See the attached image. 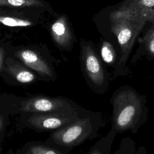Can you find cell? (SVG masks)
I'll use <instances>...</instances> for the list:
<instances>
[{"mask_svg":"<svg viewBox=\"0 0 154 154\" xmlns=\"http://www.w3.org/2000/svg\"><path fill=\"white\" fill-rule=\"evenodd\" d=\"M147 98L130 85L120 86L112 93L111 128L118 133L129 131L137 134L148 118Z\"/></svg>","mask_w":154,"mask_h":154,"instance_id":"obj_1","label":"cell"},{"mask_svg":"<svg viewBox=\"0 0 154 154\" xmlns=\"http://www.w3.org/2000/svg\"><path fill=\"white\" fill-rule=\"evenodd\" d=\"M105 125V122L100 112L89 110L75 122L54 131L46 143L69 154L74 147L98 137L100 129Z\"/></svg>","mask_w":154,"mask_h":154,"instance_id":"obj_2","label":"cell"},{"mask_svg":"<svg viewBox=\"0 0 154 154\" xmlns=\"http://www.w3.org/2000/svg\"><path fill=\"white\" fill-rule=\"evenodd\" d=\"M112 29L117 35L120 47V55L114 68L113 79L126 76L129 69L126 67L134 42L147 20L143 17L116 10L110 15Z\"/></svg>","mask_w":154,"mask_h":154,"instance_id":"obj_3","label":"cell"},{"mask_svg":"<svg viewBox=\"0 0 154 154\" xmlns=\"http://www.w3.org/2000/svg\"><path fill=\"white\" fill-rule=\"evenodd\" d=\"M80 61L87 85L97 94H105L109 87L111 77L102 60L90 45L84 43L82 45Z\"/></svg>","mask_w":154,"mask_h":154,"instance_id":"obj_4","label":"cell"},{"mask_svg":"<svg viewBox=\"0 0 154 154\" xmlns=\"http://www.w3.org/2000/svg\"><path fill=\"white\" fill-rule=\"evenodd\" d=\"M22 112L35 113H84L88 109L72 100L61 96H33L23 100L20 104Z\"/></svg>","mask_w":154,"mask_h":154,"instance_id":"obj_5","label":"cell"},{"mask_svg":"<svg viewBox=\"0 0 154 154\" xmlns=\"http://www.w3.org/2000/svg\"><path fill=\"white\" fill-rule=\"evenodd\" d=\"M84 113H35L31 114L26 123L29 127L41 131H55L76 120Z\"/></svg>","mask_w":154,"mask_h":154,"instance_id":"obj_6","label":"cell"},{"mask_svg":"<svg viewBox=\"0 0 154 154\" xmlns=\"http://www.w3.org/2000/svg\"><path fill=\"white\" fill-rule=\"evenodd\" d=\"M15 56L26 66L32 69L44 79L55 81L57 75L52 67L35 51L30 49H22L17 51Z\"/></svg>","mask_w":154,"mask_h":154,"instance_id":"obj_7","label":"cell"},{"mask_svg":"<svg viewBox=\"0 0 154 154\" xmlns=\"http://www.w3.org/2000/svg\"><path fill=\"white\" fill-rule=\"evenodd\" d=\"M117 10L154 20V0H128Z\"/></svg>","mask_w":154,"mask_h":154,"instance_id":"obj_8","label":"cell"},{"mask_svg":"<svg viewBox=\"0 0 154 154\" xmlns=\"http://www.w3.org/2000/svg\"><path fill=\"white\" fill-rule=\"evenodd\" d=\"M4 70L8 73L16 81L21 84H30L36 80L35 74L27 66L17 61H6Z\"/></svg>","mask_w":154,"mask_h":154,"instance_id":"obj_9","label":"cell"},{"mask_svg":"<svg viewBox=\"0 0 154 154\" xmlns=\"http://www.w3.org/2000/svg\"><path fill=\"white\" fill-rule=\"evenodd\" d=\"M51 32L54 39L60 46L62 47L69 46L71 33L64 16L60 17L52 25Z\"/></svg>","mask_w":154,"mask_h":154,"instance_id":"obj_10","label":"cell"},{"mask_svg":"<svg viewBox=\"0 0 154 154\" xmlns=\"http://www.w3.org/2000/svg\"><path fill=\"white\" fill-rule=\"evenodd\" d=\"M117 132L111 128L110 131L101 137L85 154H111L112 146Z\"/></svg>","mask_w":154,"mask_h":154,"instance_id":"obj_11","label":"cell"},{"mask_svg":"<svg viewBox=\"0 0 154 154\" xmlns=\"http://www.w3.org/2000/svg\"><path fill=\"white\" fill-rule=\"evenodd\" d=\"M102 60L107 65L114 68L117 66V54L110 43L103 42L100 48Z\"/></svg>","mask_w":154,"mask_h":154,"instance_id":"obj_12","label":"cell"},{"mask_svg":"<svg viewBox=\"0 0 154 154\" xmlns=\"http://www.w3.org/2000/svg\"><path fill=\"white\" fill-rule=\"evenodd\" d=\"M1 6L12 7H31L43 5L41 0H0Z\"/></svg>","mask_w":154,"mask_h":154,"instance_id":"obj_13","label":"cell"},{"mask_svg":"<svg viewBox=\"0 0 154 154\" xmlns=\"http://www.w3.org/2000/svg\"><path fill=\"white\" fill-rule=\"evenodd\" d=\"M24 154H67L59 150L43 144H34L28 147ZM70 154V153H69Z\"/></svg>","mask_w":154,"mask_h":154,"instance_id":"obj_14","label":"cell"},{"mask_svg":"<svg viewBox=\"0 0 154 154\" xmlns=\"http://www.w3.org/2000/svg\"><path fill=\"white\" fill-rule=\"evenodd\" d=\"M0 23L11 27H26L33 25L29 20L5 16H0Z\"/></svg>","mask_w":154,"mask_h":154,"instance_id":"obj_15","label":"cell"},{"mask_svg":"<svg viewBox=\"0 0 154 154\" xmlns=\"http://www.w3.org/2000/svg\"><path fill=\"white\" fill-rule=\"evenodd\" d=\"M136 150L135 141L129 137L122 139L119 148L113 154H134Z\"/></svg>","mask_w":154,"mask_h":154,"instance_id":"obj_16","label":"cell"},{"mask_svg":"<svg viewBox=\"0 0 154 154\" xmlns=\"http://www.w3.org/2000/svg\"><path fill=\"white\" fill-rule=\"evenodd\" d=\"M144 40L146 50L149 55L150 57L154 58V26L147 33Z\"/></svg>","mask_w":154,"mask_h":154,"instance_id":"obj_17","label":"cell"},{"mask_svg":"<svg viewBox=\"0 0 154 154\" xmlns=\"http://www.w3.org/2000/svg\"><path fill=\"white\" fill-rule=\"evenodd\" d=\"M4 57H5V52L2 48L0 47V71L3 70L4 68Z\"/></svg>","mask_w":154,"mask_h":154,"instance_id":"obj_18","label":"cell"},{"mask_svg":"<svg viewBox=\"0 0 154 154\" xmlns=\"http://www.w3.org/2000/svg\"><path fill=\"white\" fill-rule=\"evenodd\" d=\"M134 154H147V153L146 147L144 146H140L135 150Z\"/></svg>","mask_w":154,"mask_h":154,"instance_id":"obj_19","label":"cell"},{"mask_svg":"<svg viewBox=\"0 0 154 154\" xmlns=\"http://www.w3.org/2000/svg\"><path fill=\"white\" fill-rule=\"evenodd\" d=\"M2 117L0 116V130H1V128H2Z\"/></svg>","mask_w":154,"mask_h":154,"instance_id":"obj_20","label":"cell"},{"mask_svg":"<svg viewBox=\"0 0 154 154\" xmlns=\"http://www.w3.org/2000/svg\"><path fill=\"white\" fill-rule=\"evenodd\" d=\"M7 154H14V153H13V152H12V150H10L7 152Z\"/></svg>","mask_w":154,"mask_h":154,"instance_id":"obj_21","label":"cell"},{"mask_svg":"<svg viewBox=\"0 0 154 154\" xmlns=\"http://www.w3.org/2000/svg\"><path fill=\"white\" fill-rule=\"evenodd\" d=\"M0 152H1V146H0Z\"/></svg>","mask_w":154,"mask_h":154,"instance_id":"obj_22","label":"cell"}]
</instances>
